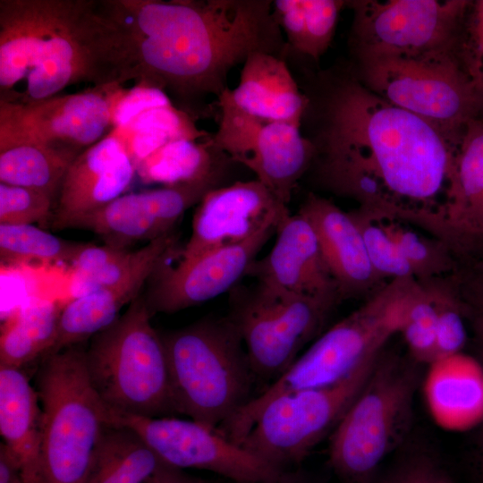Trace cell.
<instances>
[{
  "label": "cell",
  "instance_id": "1",
  "mask_svg": "<svg viewBox=\"0 0 483 483\" xmlns=\"http://www.w3.org/2000/svg\"><path fill=\"white\" fill-rule=\"evenodd\" d=\"M301 89L308 172L323 188L371 212L442 216L460 140L386 101L349 67L322 71Z\"/></svg>",
  "mask_w": 483,
  "mask_h": 483
},
{
  "label": "cell",
  "instance_id": "2",
  "mask_svg": "<svg viewBox=\"0 0 483 483\" xmlns=\"http://www.w3.org/2000/svg\"><path fill=\"white\" fill-rule=\"evenodd\" d=\"M100 12L114 82L159 89L194 120L250 55L288 57L271 0H102Z\"/></svg>",
  "mask_w": 483,
  "mask_h": 483
},
{
  "label": "cell",
  "instance_id": "3",
  "mask_svg": "<svg viewBox=\"0 0 483 483\" xmlns=\"http://www.w3.org/2000/svg\"><path fill=\"white\" fill-rule=\"evenodd\" d=\"M94 0L0 1V102L28 104L80 82L106 86Z\"/></svg>",
  "mask_w": 483,
  "mask_h": 483
},
{
  "label": "cell",
  "instance_id": "4",
  "mask_svg": "<svg viewBox=\"0 0 483 483\" xmlns=\"http://www.w3.org/2000/svg\"><path fill=\"white\" fill-rule=\"evenodd\" d=\"M160 335L177 415L218 429L248 403L255 377L229 317L203 318Z\"/></svg>",
  "mask_w": 483,
  "mask_h": 483
},
{
  "label": "cell",
  "instance_id": "5",
  "mask_svg": "<svg viewBox=\"0 0 483 483\" xmlns=\"http://www.w3.org/2000/svg\"><path fill=\"white\" fill-rule=\"evenodd\" d=\"M140 293L86 349L91 386L111 411L144 417L177 415L160 333Z\"/></svg>",
  "mask_w": 483,
  "mask_h": 483
},
{
  "label": "cell",
  "instance_id": "6",
  "mask_svg": "<svg viewBox=\"0 0 483 483\" xmlns=\"http://www.w3.org/2000/svg\"><path fill=\"white\" fill-rule=\"evenodd\" d=\"M82 344L39 361L35 388L42 409L44 483H85L108 423L89 381Z\"/></svg>",
  "mask_w": 483,
  "mask_h": 483
},
{
  "label": "cell",
  "instance_id": "7",
  "mask_svg": "<svg viewBox=\"0 0 483 483\" xmlns=\"http://www.w3.org/2000/svg\"><path fill=\"white\" fill-rule=\"evenodd\" d=\"M349 68L372 92L453 141L469 122L483 117V97L461 70L454 50L357 56Z\"/></svg>",
  "mask_w": 483,
  "mask_h": 483
},
{
  "label": "cell",
  "instance_id": "8",
  "mask_svg": "<svg viewBox=\"0 0 483 483\" xmlns=\"http://www.w3.org/2000/svg\"><path fill=\"white\" fill-rule=\"evenodd\" d=\"M386 296L367 304L320 335L277 379L251 398L223 427L238 442L255 414L274 397L330 385L378 355L387 338L401 331L411 300Z\"/></svg>",
  "mask_w": 483,
  "mask_h": 483
},
{
  "label": "cell",
  "instance_id": "9",
  "mask_svg": "<svg viewBox=\"0 0 483 483\" xmlns=\"http://www.w3.org/2000/svg\"><path fill=\"white\" fill-rule=\"evenodd\" d=\"M377 360L369 359L333 384L274 397L255 414L238 445L278 470L300 463L333 432Z\"/></svg>",
  "mask_w": 483,
  "mask_h": 483
},
{
  "label": "cell",
  "instance_id": "10",
  "mask_svg": "<svg viewBox=\"0 0 483 483\" xmlns=\"http://www.w3.org/2000/svg\"><path fill=\"white\" fill-rule=\"evenodd\" d=\"M414 372L394 362L375 365L365 386L331 433L328 455L344 483H370L407 425Z\"/></svg>",
  "mask_w": 483,
  "mask_h": 483
},
{
  "label": "cell",
  "instance_id": "11",
  "mask_svg": "<svg viewBox=\"0 0 483 483\" xmlns=\"http://www.w3.org/2000/svg\"><path fill=\"white\" fill-rule=\"evenodd\" d=\"M229 318L255 378L271 384L320 332L331 306L260 282L235 290Z\"/></svg>",
  "mask_w": 483,
  "mask_h": 483
},
{
  "label": "cell",
  "instance_id": "12",
  "mask_svg": "<svg viewBox=\"0 0 483 483\" xmlns=\"http://www.w3.org/2000/svg\"><path fill=\"white\" fill-rule=\"evenodd\" d=\"M470 0H355L349 46L353 57L454 50Z\"/></svg>",
  "mask_w": 483,
  "mask_h": 483
},
{
  "label": "cell",
  "instance_id": "13",
  "mask_svg": "<svg viewBox=\"0 0 483 483\" xmlns=\"http://www.w3.org/2000/svg\"><path fill=\"white\" fill-rule=\"evenodd\" d=\"M116 88L99 86L28 104L0 102V151L34 145L79 156L112 125Z\"/></svg>",
  "mask_w": 483,
  "mask_h": 483
},
{
  "label": "cell",
  "instance_id": "14",
  "mask_svg": "<svg viewBox=\"0 0 483 483\" xmlns=\"http://www.w3.org/2000/svg\"><path fill=\"white\" fill-rule=\"evenodd\" d=\"M106 410L109 423L133 430L169 466L208 470L235 483L264 480L281 470L232 442L217 429L193 419L135 416Z\"/></svg>",
  "mask_w": 483,
  "mask_h": 483
},
{
  "label": "cell",
  "instance_id": "15",
  "mask_svg": "<svg viewBox=\"0 0 483 483\" xmlns=\"http://www.w3.org/2000/svg\"><path fill=\"white\" fill-rule=\"evenodd\" d=\"M225 174L158 189L123 194L107 205L72 222L67 229L92 232L104 244L127 249L173 233L177 221L211 190Z\"/></svg>",
  "mask_w": 483,
  "mask_h": 483
},
{
  "label": "cell",
  "instance_id": "16",
  "mask_svg": "<svg viewBox=\"0 0 483 483\" xmlns=\"http://www.w3.org/2000/svg\"><path fill=\"white\" fill-rule=\"evenodd\" d=\"M277 226L270 225L243 242L180 259L174 267L166 263L167 257L144 292L151 315L178 312L233 290Z\"/></svg>",
  "mask_w": 483,
  "mask_h": 483
},
{
  "label": "cell",
  "instance_id": "17",
  "mask_svg": "<svg viewBox=\"0 0 483 483\" xmlns=\"http://www.w3.org/2000/svg\"><path fill=\"white\" fill-rule=\"evenodd\" d=\"M290 213L288 205L257 179L215 188L197 206L180 259L243 242Z\"/></svg>",
  "mask_w": 483,
  "mask_h": 483
},
{
  "label": "cell",
  "instance_id": "18",
  "mask_svg": "<svg viewBox=\"0 0 483 483\" xmlns=\"http://www.w3.org/2000/svg\"><path fill=\"white\" fill-rule=\"evenodd\" d=\"M275 234L270 251L250 264L246 276L333 307L341 294L309 221L299 211L290 213Z\"/></svg>",
  "mask_w": 483,
  "mask_h": 483
},
{
  "label": "cell",
  "instance_id": "19",
  "mask_svg": "<svg viewBox=\"0 0 483 483\" xmlns=\"http://www.w3.org/2000/svg\"><path fill=\"white\" fill-rule=\"evenodd\" d=\"M136 173L119 139L112 131L80 154L61 183L49 226L67 229L77 218L123 194Z\"/></svg>",
  "mask_w": 483,
  "mask_h": 483
},
{
  "label": "cell",
  "instance_id": "20",
  "mask_svg": "<svg viewBox=\"0 0 483 483\" xmlns=\"http://www.w3.org/2000/svg\"><path fill=\"white\" fill-rule=\"evenodd\" d=\"M175 242L174 232L152 241L146 258L124 279L68 301L62 309L55 343L41 360L82 344L110 326L122 309L142 293L157 267L173 252Z\"/></svg>",
  "mask_w": 483,
  "mask_h": 483
},
{
  "label": "cell",
  "instance_id": "21",
  "mask_svg": "<svg viewBox=\"0 0 483 483\" xmlns=\"http://www.w3.org/2000/svg\"><path fill=\"white\" fill-rule=\"evenodd\" d=\"M299 212L311 224L341 296L369 286L377 275L369 261L361 231L351 213L312 192L308 194Z\"/></svg>",
  "mask_w": 483,
  "mask_h": 483
},
{
  "label": "cell",
  "instance_id": "22",
  "mask_svg": "<svg viewBox=\"0 0 483 483\" xmlns=\"http://www.w3.org/2000/svg\"><path fill=\"white\" fill-rule=\"evenodd\" d=\"M225 92L239 109L267 122L301 123L307 106L287 60L263 52L247 58L238 85Z\"/></svg>",
  "mask_w": 483,
  "mask_h": 483
},
{
  "label": "cell",
  "instance_id": "23",
  "mask_svg": "<svg viewBox=\"0 0 483 483\" xmlns=\"http://www.w3.org/2000/svg\"><path fill=\"white\" fill-rule=\"evenodd\" d=\"M0 434L17 462L22 483H44L42 409L22 369L0 367Z\"/></svg>",
  "mask_w": 483,
  "mask_h": 483
},
{
  "label": "cell",
  "instance_id": "24",
  "mask_svg": "<svg viewBox=\"0 0 483 483\" xmlns=\"http://www.w3.org/2000/svg\"><path fill=\"white\" fill-rule=\"evenodd\" d=\"M314 148L301 123L264 122L241 163L286 205L308 173Z\"/></svg>",
  "mask_w": 483,
  "mask_h": 483
},
{
  "label": "cell",
  "instance_id": "25",
  "mask_svg": "<svg viewBox=\"0 0 483 483\" xmlns=\"http://www.w3.org/2000/svg\"><path fill=\"white\" fill-rule=\"evenodd\" d=\"M425 393L429 411L441 427L463 429L483 419V371L461 353L430 365Z\"/></svg>",
  "mask_w": 483,
  "mask_h": 483
},
{
  "label": "cell",
  "instance_id": "26",
  "mask_svg": "<svg viewBox=\"0 0 483 483\" xmlns=\"http://www.w3.org/2000/svg\"><path fill=\"white\" fill-rule=\"evenodd\" d=\"M64 306L37 297L11 310L1 325L0 367L23 369L40 361L55 343Z\"/></svg>",
  "mask_w": 483,
  "mask_h": 483
},
{
  "label": "cell",
  "instance_id": "27",
  "mask_svg": "<svg viewBox=\"0 0 483 483\" xmlns=\"http://www.w3.org/2000/svg\"><path fill=\"white\" fill-rule=\"evenodd\" d=\"M442 216L461 232L483 236V117L471 120L463 130Z\"/></svg>",
  "mask_w": 483,
  "mask_h": 483
},
{
  "label": "cell",
  "instance_id": "28",
  "mask_svg": "<svg viewBox=\"0 0 483 483\" xmlns=\"http://www.w3.org/2000/svg\"><path fill=\"white\" fill-rule=\"evenodd\" d=\"M166 465L133 430L108 422L85 483H147Z\"/></svg>",
  "mask_w": 483,
  "mask_h": 483
},
{
  "label": "cell",
  "instance_id": "29",
  "mask_svg": "<svg viewBox=\"0 0 483 483\" xmlns=\"http://www.w3.org/2000/svg\"><path fill=\"white\" fill-rule=\"evenodd\" d=\"M228 161L232 160L215 146L211 134L201 141L168 142L141 161L136 174L144 182L168 186L225 174Z\"/></svg>",
  "mask_w": 483,
  "mask_h": 483
},
{
  "label": "cell",
  "instance_id": "30",
  "mask_svg": "<svg viewBox=\"0 0 483 483\" xmlns=\"http://www.w3.org/2000/svg\"><path fill=\"white\" fill-rule=\"evenodd\" d=\"M112 131L121 141L135 167L172 140H199L211 135L197 128L195 120L174 104L148 109L125 126Z\"/></svg>",
  "mask_w": 483,
  "mask_h": 483
},
{
  "label": "cell",
  "instance_id": "31",
  "mask_svg": "<svg viewBox=\"0 0 483 483\" xmlns=\"http://www.w3.org/2000/svg\"><path fill=\"white\" fill-rule=\"evenodd\" d=\"M78 156L34 145L0 151V182L25 187L57 197L64 177Z\"/></svg>",
  "mask_w": 483,
  "mask_h": 483
},
{
  "label": "cell",
  "instance_id": "32",
  "mask_svg": "<svg viewBox=\"0 0 483 483\" xmlns=\"http://www.w3.org/2000/svg\"><path fill=\"white\" fill-rule=\"evenodd\" d=\"M150 247L151 242L133 251L106 244L81 243L69 264L72 299L122 281L141 263Z\"/></svg>",
  "mask_w": 483,
  "mask_h": 483
},
{
  "label": "cell",
  "instance_id": "33",
  "mask_svg": "<svg viewBox=\"0 0 483 483\" xmlns=\"http://www.w3.org/2000/svg\"><path fill=\"white\" fill-rule=\"evenodd\" d=\"M80 244L59 238L33 225H0L3 266L70 264Z\"/></svg>",
  "mask_w": 483,
  "mask_h": 483
},
{
  "label": "cell",
  "instance_id": "34",
  "mask_svg": "<svg viewBox=\"0 0 483 483\" xmlns=\"http://www.w3.org/2000/svg\"><path fill=\"white\" fill-rule=\"evenodd\" d=\"M454 55L461 70L483 97V0L470 1L457 36Z\"/></svg>",
  "mask_w": 483,
  "mask_h": 483
},
{
  "label": "cell",
  "instance_id": "35",
  "mask_svg": "<svg viewBox=\"0 0 483 483\" xmlns=\"http://www.w3.org/2000/svg\"><path fill=\"white\" fill-rule=\"evenodd\" d=\"M351 215L361 231L369 261L377 275L405 277L414 272L386 226L369 222L363 210Z\"/></svg>",
  "mask_w": 483,
  "mask_h": 483
},
{
  "label": "cell",
  "instance_id": "36",
  "mask_svg": "<svg viewBox=\"0 0 483 483\" xmlns=\"http://www.w3.org/2000/svg\"><path fill=\"white\" fill-rule=\"evenodd\" d=\"M302 45L300 55L318 61L333 40L339 13L347 1L302 0Z\"/></svg>",
  "mask_w": 483,
  "mask_h": 483
},
{
  "label": "cell",
  "instance_id": "37",
  "mask_svg": "<svg viewBox=\"0 0 483 483\" xmlns=\"http://www.w3.org/2000/svg\"><path fill=\"white\" fill-rule=\"evenodd\" d=\"M54 199L32 189L0 182V225L49 226Z\"/></svg>",
  "mask_w": 483,
  "mask_h": 483
},
{
  "label": "cell",
  "instance_id": "38",
  "mask_svg": "<svg viewBox=\"0 0 483 483\" xmlns=\"http://www.w3.org/2000/svg\"><path fill=\"white\" fill-rule=\"evenodd\" d=\"M438 310L436 302L412 299L401 328L414 358L429 365L435 360Z\"/></svg>",
  "mask_w": 483,
  "mask_h": 483
},
{
  "label": "cell",
  "instance_id": "39",
  "mask_svg": "<svg viewBox=\"0 0 483 483\" xmlns=\"http://www.w3.org/2000/svg\"><path fill=\"white\" fill-rule=\"evenodd\" d=\"M173 104L161 89L138 85L124 93L114 94L112 106L114 129L123 127L141 113L157 106Z\"/></svg>",
  "mask_w": 483,
  "mask_h": 483
},
{
  "label": "cell",
  "instance_id": "40",
  "mask_svg": "<svg viewBox=\"0 0 483 483\" xmlns=\"http://www.w3.org/2000/svg\"><path fill=\"white\" fill-rule=\"evenodd\" d=\"M370 483H454L445 470L428 456L403 460L382 478Z\"/></svg>",
  "mask_w": 483,
  "mask_h": 483
},
{
  "label": "cell",
  "instance_id": "41",
  "mask_svg": "<svg viewBox=\"0 0 483 483\" xmlns=\"http://www.w3.org/2000/svg\"><path fill=\"white\" fill-rule=\"evenodd\" d=\"M465 341L466 331L460 314L450 307L439 305L435 360L460 353Z\"/></svg>",
  "mask_w": 483,
  "mask_h": 483
},
{
  "label": "cell",
  "instance_id": "42",
  "mask_svg": "<svg viewBox=\"0 0 483 483\" xmlns=\"http://www.w3.org/2000/svg\"><path fill=\"white\" fill-rule=\"evenodd\" d=\"M402 256L413 269L421 268L430 258L428 246L416 233L399 226H386Z\"/></svg>",
  "mask_w": 483,
  "mask_h": 483
},
{
  "label": "cell",
  "instance_id": "43",
  "mask_svg": "<svg viewBox=\"0 0 483 483\" xmlns=\"http://www.w3.org/2000/svg\"><path fill=\"white\" fill-rule=\"evenodd\" d=\"M0 483H22L17 462L3 443L0 444Z\"/></svg>",
  "mask_w": 483,
  "mask_h": 483
},
{
  "label": "cell",
  "instance_id": "44",
  "mask_svg": "<svg viewBox=\"0 0 483 483\" xmlns=\"http://www.w3.org/2000/svg\"><path fill=\"white\" fill-rule=\"evenodd\" d=\"M147 483H211L208 480L193 477L182 470L166 465Z\"/></svg>",
  "mask_w": 483,
  "mask_h": 483
},
{
  "label": "cell",
  "instance_id": "45",
  "mask_svg": "<svg viewBox=\"0 0 483 483\" xmlns=\"http://www.w3.org/2000/svg\"><path fill=\"white\" fill-rule=\"evenodd\" d=\"M250 483H316L305 473L299 470H281L275 476Z\"/></svg>",
  "mask_w": 483,
  "mask_h": 483
}]
</instances>
